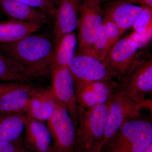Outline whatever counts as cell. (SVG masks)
<instances>
[{"mask_svg": "<svg viewBox=\"0 0 152 152\" xmlns=\"http://www.w3.org/2000/svg\"><path fill=\"white\" fill-rule=\"evenodd\" d=\"M20 83H15L0 84V97L10 90L18 87Z\"/></svg>", "mask_w": 152, "mask_h": 152, "instance_id": "27", "label": "cell"}, {"mask_svg": "<svg viewBox=\"0 0 152 152\" xmlns=\"http://www.w3.org/2000/svg\"><path fill=\"white\" fill-rule=\"evenodd\" d=\"M34 78L20 65L0 51V80L29 83Z\"/></svg>", "mask_w": 152, "mask_h": 152, "instance_id": "22", "label": "cell"}, {"mask_svg": "<svg viewBox=\"0 0 152 152\" xmlns=\"http://www.w3.org/2000/svg\"><path fill=\"white\" fill-rule=\"evenodd\" d=\"M25 136L26 148L34 152H53L51 134L47 125L25 114Z\"/></svg>", "mask_w": 152, "mask_h": 152, "instance_id": "14", "label": "cell"}, {"mask_svg": "<svg viewBox=\"0 0 152 152\" xmlns=\"http://www.w3.org/2000/svg\"><path fill=\"white\" fill-rule=\"evenodd\" d=\"M125 32L104 17L102 27L90 55L101 61H103L112 47Z\"/></svg>", "mask_w": 152, "mask_h": 152, "instance_id": "17", "label": "cell"}, {"mask_svg": "<svg viewBox=\"0 0 152 152\" xmlns=\"http://www.w3.org/2000/svg\"><path fill=\"white\" fill-rule=\"evenodd\" d=\"M132 28L133 32L138 34H143L152 29V9L142 7L141 12Z\"/></svg>", "mask_w": 152, "mask_h": 152, "instance_id": "23", "label": "cell"}, {"mask_svg": "<svg viewBox=\"0 0 152 152\" xmlns=\"http://www.w3.org/2000/svg\"><path fill=\"white\" fill-rule=\"evenodd\" d=\"M55 46L53 34L34 33L14 42L0 43V51L35 78L50 71Z\"/></svg>", "mask_w": 152, "mask_h": 152, "instance_id": "1", "label": "cell"}, {"mask_svg": "<svg viewBox=\"0 0 152 152\" xmlns=\"http://www.w3.org/2000/svg\"><path fill=\"white\" fill-rule=\"evenodd\" d=\"M25 121V114L0 115V143L22 138Z\"/></svg>", "mask_w": 152, "mask_h": 152, "instance_id": "21", "label": "cell"}, {"mask_svg": "<svg viewBox=\"0 0 152 152\" xmlns=\"http://www.w3.org/2000/svg\"><path fill=\"white\" fill-rule=\"evenodd\" d=\"M58 104L51 87H43L33 98L26 113L38 121L47 122Z\"/></svg>", "mask_w": 152, "mask_h": 152, "instance_id": "18", "label": "cell"}, {"mask_svg": "<svg viewBox=\"0 0 152 152\" xmlns=\"http://www.w3.org/2000/svg\"><path fill=\"white\" fill-rule=\"evenodd\" d=\"M118 89V83L113 80L86 84L76 90L77 102L85 109L106 103L112 100Z\"/></svg>", "mask_w": 152, "mask_h": 152, "instance_id": "13", "label": "cell"}, {"mask_svg": "<svg viewBox=\"0 0 152 152\" xmlns=\"http://www.w3.org/2000/svg\"><path fill=\"white\" fill-rule=\"evenodd\" d=\"M99 1L100 2L101 4L102 3H107L108 2L110 1L111 0H99Z\"/></svg>", "mask_w": 152, "mask_h": 152, "instance_id": "31", "label": "cell"}, {"mask_svg": "<svg viewBox=\"0 0 152 152\" xmlns=\"http://www.w3.org/2000/svg\"><path fill=\"white\" fill-rule=\"evenodd\" d=\"M99 0H82L78 24V53L90 55L103 24L104 12Z\"/></svg>", "mask_w": 152, "mask_h": 152, "instance_id": "4", "label": "cell"}, {"mask_svg": "<svg viewBox=\"0 0 152 152\" xmlns=\"http://www.w3.org/2000/svg\"><path fill=\"white\" fill-rule=\"evenodd\" d=\"M151 102L145 100L141 103L133 101L118 87L111 102L107 123L101 146L108 140L127 121L141 116L140 110L150 109Z\"/></svg>", "mask_w": 152, "mask_h": 152, "instance_id": "5", "label": "cell"}, {"mask_svg": "<svg viewBox=\"0 0 152 152\" xmlns=\"http://www.w3.org/2000/svg\"><path fill=\"white\" fill-rule=\"evenodd\" d=\"M43 87L21 83L0 97V115L26 114L31 101Z\"/></svg>", "mask_w": 152, "mask_h": 152, "instance_id": "12", "label": "cell"}, {"mask_svg": "<svg viewBox=\"0 0 152 152\" xmlns=\"http://www.w3.org/2000/svg\"><path fill=\"white\" fill-rule=\"evenodd\" d=\"M0 7L10 19L43 25L50 20L42 11L17 0H0Z\"/></svg>", "mask_w": 152, "mask_h": 152, "instance_id": "16", "label": "cell"}, {"mask_svg": "<svg viewBox=\"0 0 152 152\" xmlns=\"http://www.w3.org/2000/svg\"><path fill=\"white\" fill-rule=\"evenodd\" d=\"M111 101L88 108L81 107L76 122L77 138L74 152L88 151L101 146Z\"/></svg>", "mask_w": 152, "mask_h": 152, "instance_id": "2", "label": "cell"}, {"mask_svg": "<svg viewBox=\"0 0 152 152\" xmlns=\"http://www.w3.org/2000/svg\"><path fill=\"white\" fill-rule=\"evenodd\" d=\"M128 36L133 40L138 49L142 48L151 41L152 29L143 34H138L133 32Z\"/></svg>", "mask_w": 152, "mask_h": 152, "instance_id": "25", "label": "cell"}, {"mask_svg": "<svg viewBox=\"0 0 152 152\" xmlns=\"http://www.w3.org/2000/svg\"><path fill=\"white\" fill-rule=\"evenodd\" d=\"M53 94L58 104L66 109L75 123L80 106L78 104L72 76L68 66L51 69Z\"/></svg>", "mask_w": 152, "mask_h": 152, "instance_id": "10", "label": "cell"}, {"mask_svg": "<svg viewBox=\"0 0 152 152\" xmlns=\"http://www.w3.org/2000/svg\"><path fill=\"white\" fill-rule=\"evenodd\" d=\"M47 125L51 134L53 152H74L77 128L65 108L59 104Z\"/></svg>", "mask_w": 152, "mask_h": 152, "instance_id": "6", "label": "cell"}, {"mask_svg": "<svg viewBox=\"0 0 152 152\" xmlns=\"http://www.w3.org/2000/svg\"><path fill=\"white\" fill-rule=\"evenodd\" d=\"M102 8L105 18L126 31L132 28L142 7L130 4L124 0H111L105 3Z\"/></svg>", "mask_w": 152, "mask_h": 152, "instance_id": "15", "label": "cell"}, {"mask_svg": "<svg viewBox=\"0 0 152 152\" xmlns=\"http://www.w3.org/2000/svg\"><path fill=\"white\" fill-rule=\"evenodd\" d=\"M68 67L73 78L75 91L86 84L111 80L113 77L112 73L102 61L89 54L76 53Z\"/></svg>", "mask_w": 152, "mask_h": 152, "instance_id": "7", "label": "cell"}, {"mask_svg": "<svg viewBox=\"0 0 152 152\" xmlns=\"http://www.w3.org/2000/svg\"><path fill=\"white\" fill-rule=\"evenodd\" d=\"M119 88L133 101L141 103L152 93V59L139 62L126 75L118 80Z\"/></svg>", "mask_w": 152, "mask_h": 152, "instance_id": "8", "label": "cell"}, {"mask_svg": "<svg viewBox=\"0 0 152 152\" xmlns=\"http://www.w3.org/2000/svg\"><path fill=\"white\" fill-rule=\"evenodd\" d=\"M152 144V124L141 116L127 121L102 145V152H142Z\"/></svg>", "mask_w": 152, "mask_h": 152, "instance_id": "3", "label": "cell"}, {"mask_svg": "<svg viewBox=\"0 0 152 152\" xmlns=\"http://www.w3.org/2000/svg\"><path fill=\"white\" fill-rule=\"evenodd\" d=\"M137 50L134 41L128 36L114 44L102 61L113 77L119 80L127 75L140 62L137 59Z\"/></svg>", "mask_w": 152, "mask_h": 152, "instance_id": "9", "label": "cell"}, {"mask_svg": "<svg viewBox=\"0 0 152 152\" xmlns=\"http://www.w3.org/2000/svg\"><path fill=\"white\" fill-rule=\"evenodd\" d=\"M56 13L53 35L56 45L63 36L74 32L78 24L82 0H54Z\"/></svg>", "mask_w": 152, "mask_h": 152, "instance_id": "11", "label": "cell"}, {"mask_svg": "<svg viewBox=\"0 0 152 152\" xmlns=\"http://www.w3.org/2000/svg\"><path fill=\"white\" fill-rule=\"evenodd\" d=\"M39 23L10 19L0 22V43L14 42L41 29Z\"/></svg>", "mask_w": 152, "mask_h": 152, "instance_id": "19", "label": "cell"}, {"mask_svg": "<svg viewBox=\"0 0 152 152\" xmlns=\"http://www.w3.org/2000/svg\"><path fill=\"white\" fill-rule=\"evenodd\" d=\"M142 152H152V144Z\"/></svg>", "mask_w": 152, "mask_h": 152, "instance_id": "30", "label": "cell"}, {"mask_svg": "<svg viewBox=\"0 0 152 152\" xmlns=\"http://www.w3.org/2000/svg\"><path fill=\"white\" fill-rule=\"evenodd\" d=\"M77 37L75 32L63 36L56 45L52 57L51 69L68 66L76 53Z\"/></svg>", "mask_w": 152, "mask_h": 152, "instance_id": "20", "label": "cell"}, {"mask_svg": "<svg viewBox=\"0 0 152 152\" xmlns=\"http://www.w3.org/2000/svg\"><path fill=\"white\" fill-rule=\"evenodd\" d=\"M43 12L50 20L53 22L56 13L54 0H17Z\"/></svg>", "mask_w": 152, "mask_h": 152, "instance_id": "24", "label": "cell"}, {"mask_svg": "<svg viewBox=\"0 0 152 152\" xmlns=\"http://www.w3.org/2000/svg\"><path fill=\"white\" fill-rule=\"evenodd\" d=\"M101 149H102V147H101V146H99L94 148L92 149L88 150V151L77 152H102Z\"/></svg>", "mask_w": 152, "mask_h": 152, "instance_id": "29", "label": "cell"}, {"mask_svg": "<svg viewBox=\"0 0 152 152\" xmlns=\"http://www.w3.org/2000/svg\"><path fill=\"white\" fill-rule=\"evenodd\" d=\"M125 1L133 4L146 7L152 9V0H124Z\"/></svg>", "mask_w": 152, "mask_h": 152, "instance_id": "28", "label": "cell"}, {"mask_svg": "<svg viewBox=\"0 0 152 152\" xmlns=\"http://www.w3.org/2000/svg\"><path fill=\"white\" fill-rule=\"evenodd\" d=\"M26 149L22 138L15 141L0 143V152H23Z\"/></svg>", "mask_w": 152, "mask_h": 152, "instance_id": "26", "label": "cell"}, {"mask_svg": "<svg viewBox=\"0 0 152 152\" xmlns=\"http://www.w3.org/2000/svg\"><path fill=\"white\" fill-rule=\"evenodd\" d=\"M23 152H34L33 151H30V150L27 149L26 148L25 149V151H24Z\"/></svg>", "mask_w": 152, "mask_h": 152, "instance_id": "32", "label": "cell"}]
</instances>
